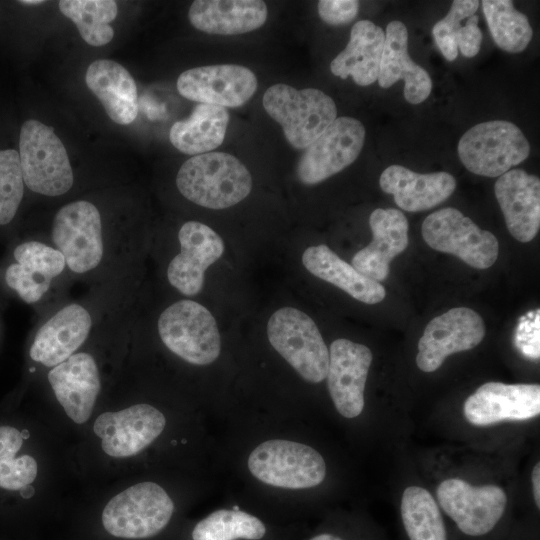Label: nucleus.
Returning a JSON list of instances; mask_svg holds the SVG:
<instances>
[{
    "label": "nucleus",
    "instance_id": "nucleus-1",
    "mask_svg": "<svg viewBox=\"0 0 540 540\" xmlns=\"http://www.w3.org/2000/svg\"><path fill=\"white\" fill-rule=\"evenodd\" d=\"M118 360L88 343L43 373L48 418L56 427L79 436L109 398Z\"/></svg>",
    "mask_w": 540,
    "mask_h": 540
},
{
    "label": "nucleus",
    "instance_id": "nucleus-2",
    "mask_svg": "<svg viewBox=\"0 0 540 540\" xmlns=\"http://www.w3.org/2000/svg\"><path fill=\"white\" fill-rule=\"evenodd\" d=\"M100 523L108 535L123 540H147L161 534L171 523L176 506L158 482L126 479L104 495Z\"/></svg>",
    "mask_w": 540,
    "mask_h": 540
},
{
    "label": "nucleus",
    "instance_id": "nucleus-3",
    "mask_svg": "<svg viewBox=\"0 0 540 540\" xmlns=\"http://www.w3.org/2000/svg\"><path fill=\"white\" fill-rule=\"evenodd\" d=\"M176 185L191 202L210 209H224L249 195L252 177L233 155L208 152L193 156L182 164Z\"/></svg>",
    "mask_w": 540,
    "mask_h": 540
},
{
    "label": "nucleus",
    "instance_id": "nucleus-4",
    "mask_svg": "<svg viewBox=\"0 0 540 540\" xmlns=\"http://www.w3.org/2000/svg\"><path fill=\"white\" fill-rule=\"evenodd\" d=\"M51 240L64 256L66 268L77 276H91L112 257L113 248L104 235L100 211L86 200L70 202L57 211Z\"/></svg>",
    "mask_w": 540,
    "mask_h": 540
},
{
    "label": "nucleus",
    "instance_id": "nucleus-5",
    "mask_svg": "<svg viewBox=\"0 0 540 540\" xmlns=\"http://www.w3.org/2000/svg\"><path fill=\"white\" fill-rule=\"evenodd\" d=\"M31 430L0 425V491L30 501L45 496L52 475L47 443L36 441Z\"/></svg>",
    "mask_w": 540,
    "mask_h": 540
},
{
    "label": "nucleus",
    "instance_id": "nucleus-6",
    "mask_svg": "<svg viewBox=\"0 0 540 540\" xmlns=\"http://www.w3.org/2000/svg\"><path fill=\"white\" fill-rule=\"evenodd\" d=\"M262 102L296 149H306L337 118L334 100L318 89L297 90L287 84H275L266 90Z\"/></svg>",
    "mask_w": 540,
    "mask_h": 540
},
{
    "label": "nucleus",
    "instance_id": "nucleus-7",
    "mask_svg": "<svg viewBox=\"0 0 540 540\" xmlns=\"http://www.w3.org/2000/svg\"><path fill=\"white\" fill-rule=\"evenodd\" d=\"M157 329L163 345L191 365H208L220 354L215 318L196 301L183 299L168 306L158 318Z\"/></svg>",
    "mask_w": 540,
    "mask_h": 540
},
{
    "label": "nucleus",
    "instance_id": "nucleus-8",
    "mask_svg": "<svg viewBox=\"0 0 540 540\" xmlns=\"http://www.w3.org/2000/svg\"><path fill=\"white\" fill-rule=\"evenodd\" d=\"M24 184L44 196H61L74 182L66 149L53 129L37 120L24 122L19 136Z\"/></svg>",
    "mask_w": 540,
    "mask_h": 540
},
{
    "label": "nucleus",
    "instance_id": "nucleus-9",
    "mask_svg": "<svg viewBox=\"0 0 540 540\" xmlns=\"http://www.w3.org/2000/svg\"><path fill=\"white\" fill-rule=\"evenodd\" d=\"M267 336L273 348L306 381L319 383L327 376L329 351L315 322L293 307L275 311Z\"/></svg>",
    "mask_w": 540,
    "mask_h": 540
},
{
    "label": "nucleus",
    "instance_id": "nucleus-10",
    "mask_svg": "<svg viewBox=\"0 0 540 540\" xmlns=\"http://www.w3.org/2000/svg\"><path fill=\"white\" fill-rule=\"evenodd\" d=\"M457 151L470 172L498 177L528 158L530 144L514 123L494 120L467 130L458 142Z\"/></svg>",
    "mask_w": 540,
    "mask_h": 540
},
{
    "label": "nucleus",
    "instance_id": "nucleus-11",
    "mask_svg": "<svg viewBox=\"0 0 540 540\" xmlns=\"http://www.w3.org/2000/svg\"><path fill=\"white\" fill-rule=\"evenodd\" d=\"M247 465L261 482L285 489L311 488L326 476L320 453L308 445L284 439L259 444L250 453Z\"/></svg>",
    "mask_w": 540,
    "mask_h": 540
},
{
    "label": "nucleus",
    "instance_id": "nucleus-12",
    "mask_svg": "<svg viewBox=\"0 0 540 540\" xmlns=\"http://www.w3.org/2000/svg\"><path fill=\"white\" fill-rule=\"evenodd\" d=\"M422 236L432 249L455 255L477 269L491 267L498 257L495 235L452 207L428 215L422 223Z\"/></svg>",
    "mask_w": 540,
    "mask_h": 540
},
{
    "label": "nucleus",
    "instance_id": "nucleus-13",
    "mask_svg": "<svg viewBox=\"0 0 540 540\" xmlns=\"http://www.w3.org/2000/svg\"><path fill=\"white\" fill-rule=\"evenodd\" d=\"M93 325V314L85 305L72 302L59 308L37 329L30 343L29 371L43 374L83 348Z\"/></svg>",
    "mask_w": 540,
    "mask_h": 540
},
{
    "label": "nucleus",
    "instance_id": "nucleus-14",
    "mask_svg": "<svg viewBox=\"0 0 540 540\" xmlns=\"http://www.w3.org/2000/svg\"><path fill=\"white\" fill-rule=\"evenodd\" d=\"M363 124L352 117H338L300 157L296 173L305 185H314L352 164L365 141Z\"/></svg>",
    "mask_w": 540,
    "mask_h": 540
},
{
    "label": "nucleus",
    "instance_id": "nucleus-15",
    "mask_svg": "<svg viewBox=\"0 0 540 540\" xmlns=\"http://www.w3.org/2000/svg\"><path fill=\"white\" fill-rule=\"evenodd\" d=\"M437 498L458 528L471 536L490 532L507 503L506 494L499 486H472L458 478L444 480L437 488Z\"/></svg>",
    "mask_w": 540,
    "mask_h": 540
},
{
    "label": "nucleus",
    "instance_id": "nucleus-16",
    "mask_svg": "<svg viewBox=\"0 0 540 540\" xmlns=\"http://www.w3.org/2000/svg\"><path fill=\"white\" fill-rule=\"evenodd\" d=\"M485 333V324L477 312L466 307L452 308L427 324L418 342L417 366L433 372L449 355L476 347Z\"/></svg>",
    "mask_w": 540,
    "mask_h": 540
},
{
    "label": "nucleus",
    "instance_id": "nucleus-17",
    "mask_svg": "<svg viewBox=\"0 0 540 540\" xmlns=\"http://www.w3.org/2000/svg\"><path fill=\"white\" fill-rule=\"evenodd\" d=\"M183 97L221 107L244 105L257 89L255 74L240 65H213L184 71L177 80Z\"/></svg>",
    "mask_w": 540,
    "mask_h": 540
},
{
    "label": "nucleus",
    "instance_id": "nucleus-18",
    "mask_svg": "<svg viewBox=\"0 0 540 540\" xmlns=\"http://www.w3.org/2000/svg\"><path fill=\"white\" fill-rule=\"evenodd\" d=\"M372 362L371 350L348 339L333 341L329 349L327 386L337 411L355 418L364 408V389Z\"/></svg>",
    "mask_w": 540,
    "mask_h": 540
},
{
    "label": "nucleus",
    "instance_id": "nucleus-19",
    "mask_svg": "<svg viewBox=\"0 0 540 540\" xmlns=\"http://www.w3.org/2000/svg\"><path fill=\"white\" fill-rule=\"evenodd\" d=\"M178 240L180 252L167 267V279L181 294L194 296L203 287L206 269L222 256L224 242L212 228L198 221L185 222Z\"/></svg>",
    "mask_w": 540,
    "mask_h": 540
},
{
    "label": "nucleus",
    "instance_id": "nucleus-20",
    "mask_svg": "<svg viewBox=\"0 0 540 540\" xmlns=\"http://www.w3.org/2000/svg\"><path fill=\"white\" fill-rule=\"evenodd\" d=\"M463 412L476 426L531 419L540 413V386L487 382L466 399Z\"/></svg>",
    "mask_w": 540,
    "mask_h": 540
},
{
    "label": "nucleus",
    "instance_id": "nucleus-21",
    "mask_svg": "<svg viewBox=\"0 0 540 540\" xmlns=\"http://www.w3.org/2000/svg\"><path fill=\"white\" fill-rule=\"evenodd\" d=\"M13 257L15 262L7 267L5 282L27 304L40 301L66 269L58 249L35 240L16 246Z\"/></svg>",
    "mask_w": 540,
    "mask_h": 540
},
{
    "label": "nucleus",
    "instance_id": "nucleus-22",
    "mask_svg": "<svg viewBox=\"0 0 540 540\" xmlns=\"http://www.w3.org/2000/svg\"><path fill=\"white\" fill-rule=\"evenodd\" d=\"M496 199L510 234L531 241L540 227V180L522 169L509 170L494 185Z\"/></svg>",
    "mask_w": 540,
    "mask_h": 540
},
{
    "label": "nucleus",
    "instance_id": "nucleus-23",
    "mask_svg": "<svg viewBox=\"0 0 540 540\" xmlns=\"http://www.w3.org/2000/svg\"><path fill=\"white\" fill-rule=\"evenodd\" d=\"M372 242L352 258V266L377 282L387 278L390 262L408 246V221L397 209L378 208L369 217Z\"/></svg>",
    "mask_w": 540,
    "mask_h": 540
},
{
    "label": "nucleus",
    "instance_id": "nucleus-24",
    "mask_svg": "<svg viewBox=\"0 0 540 540\" xmlns=\"http://www.w3.org/2000/svg\"><path fill=\"white\" fill-rule=\"evenodd\" d=\"M383 192L391 194L398 207L408 212L431 209L447 200L456 188L448 172L420 174L401 165H391L379 180Z\"/></svg>",
    "mask_w": 540,
    "mask_h": 540
},
{
    "label": "nucleus",
    "instance_id": "nucleus-25",
    "mask_svg": "<svg viewBox=\"0 0 540 540\" xmlns=\"http://www.w3.org/2000/svg\"><path fill=\"white\" fill-rule=\"evenodd\" d=\"M403 79L404 97L410 104L425 101L432 90L428 72L417 65L408 54V32L399 20L391 21L385 32V41L380 62L378 84L389 88Z\"/></svg>",
    "mask_w": 540,
    "mask_h": 540
},
{
    "label": "nucleus",
    "instance_id": "nucleus-26",
    "mask_svg": "<svg viewBox=\"0 0 540 540\" xmlns=\"http://www.w3.org/2000/svg\"><path fill=\"white\" fill-rule=\"evenodd\" d=\"M268 10L260 0H196L188 12L198 30L217 35H237L260 28Z\"/></svg>",
    "mask_w": 540,
    "mask_h": 540
},
{
    "label": "nucleus",
    "instance_id": "nucleus-27",
    "mask_svg": "<svg viewBox=\"0 0 540 540\" xmlns=\"http://www.w3.org/2000/svg\"><path fill=\"white\" fill-rule=\"evenodd\" d=\"M85 81L112 121L128 125L135 120L138 114L137 87L122 65L108 59L95 60L87 68Z\"/></svg>",
    "mask_w": 540,
    "mask_h": 540
},
{
    "label": "nucleus",
    "instance_id": "nucleus-28",
    "mask_svg": "<svg viewBox=\"0 0 540 540\" xmlns=\"http://www.w3.org/2000/svg\"><path fill=\"white\" fill-rule=\"evenodd\" d=\"M384 41L381 27L369 20L356 22L347 46L332 60L331 72L342 79L351 76L359 86L371 85L378 78Z\"/></svg>",
    "mask_w": 540,
    "mask_h": 540
},
{
    "label": "nucleus",
    "instance_id": "nucleus-29",
    "mask_svg": "<svg viewBox=\"0 0 540 540\" xmlns=\"http://www.w3.org/2000/svg\"><path fill=\"white\" fill-rule=\"evenodd\" d=\"M302 263L311 274L339 287L360 302L376 304L386 296V290L379 282L362 275L327 245L308 247L302 255Z\"/></svg>",
    "mask_w": 540,
    "mask_h": 540
},
{
    "label": "nucleus",
    "instance_id": "nucleus-30",
    "mask_svg": "<svg viewBox=\"0 0 540 540\" xmlns=\"http://www.w3.org/2000/svg\"><path fill=\"white\" fill-rule=\"evenodd\" d=\"M229 122L226 108L199 103L185 120L175 122L169 133L171 143L182 153L200 155L219 147Z\"/></svg>",
    "mask_w": 540,
    "mask_h": 540
},
{
    "label": "nucleus",
    "instance_id": "nucleus-31",
    "mask_svg": "<svg viewBox=\"0 0 540 540\" xmlns=\"http://www.w3.org/2000/svg\"><path fill=\"white\" fill-rule=\"evenodd\" d=\"M477 0H455L447 15L432 28L435 42L443 56L453 61L458 56V47L463 56L474 57L480 50L482 32L478 27Z\"/></svg>",
    "mask_w": 540,
    "mask_h": 540
},
{
    "label": "nucleus",
    "instance_id": "nucleus-32",
    "mask_svg": "<svg viewBox=\"0 0 540 540\" xmlns=\"http://www.w3.org/2000/svg\"><path fill=\"white\" fill-rule=\"evenodd\" d=\"M267 525L257 516L240 510H216L199 520L190 531V540H265Z\"/></svg>",
    "mask_w": 540,
    "mask_h": 540
},
{
    "label": "nucleus",
    "instance_id": "nucleus-33",
    "mask_svg": "<svg viewBox=\"0 0 540 540\" xmlns=\"http://www.w3.org/2000/svg\"><path fill=\"white\" fill-rule=\"evenodd\" d=\"M481 4L496 45L509 53L525 50L533 36L527 16L517 11L510 0H484Z\"/></svg>",
    "mask_w": 540,
    "mask_h": 540
},
{
    "label": "nucleus",
    "instance_id": "nucleus-34",
    "mask_svg": "<svg viewBox=\"0 0 540 540\" xmlns=\"http://www.w3.org/2000/svg\"><path fill=\"white\" fill-rule=\"evenodd\" d=\"M59 9L77 26L83 40L92 46L109 43L114 30L110 23L118 13L113 0H62Z\"/></svg>",
    "mask_w": 540,
    "mask_h": 540
},
{
    "label": "nucleus",
    "instance_id": "nucleus-35",
    "mask_svg": "<svg viewBox=\"0 0 540 540\" xmlns=\"http://www.w3.org/2000/svg\"><path fill=\"white\" fill-rule=\"evenodd\" d=\"M401 516L410 540H447L438 505L426 489L410 486L404 490Z\"/></svg>",
    "mask_w": 540,
    "mask_h": 540
},
{
    "label": "nucleus",
    "instance_id": "nucleus-36",
    "mask_svg": "<svg viewBox=\"0 0 540 540\" xmlns=\"http://www.w3.org/2000/svg\"><path fill=\"white\" fill-rule=\"evenodd\" d=\"M23 194L19 153L14 149L0 150V225L13 220Z\"/></svg>",
    "mask_w": 540,
    "mask_h": 540
},
{
    "label": "nucleus",
    "instance_id": "nucleus-37",
    "mask_svg": "<svg viewBox=\"0 0 540 540\" xmlns=\"http://www.w3.org/2000/svg\"><path fill=\"white\" fill-rule=\"evenodd\" d=\"M540 310L529 311L520 317L515 330L514 345L529 360L540 357Z\"/></svg>",
    "mask_w": 540,
    "mask_h": 540
},
{
    "label": "nucleus",
    "instance_id": "nucleus-38",
    "mask_svg": "<svg viewBox=\"0 0 540 540\" xmlns=\"http://www.w3.org/2000/svg\"><path fill=\"white\" fill-rule=\"evenodd\" d=\"M359 2L356 0H321L318 2V14L329 25H341L351 22L358 14Z\"/></svg>",
    "mask_w": 540,
    "mask_h": 540
},
{
    "label": "nucleus",
    "instance_id": "nucleus-39",
    "mask_svg": "<svg viewBox=\"0 0 540 540\" xmlns=\"http://www.w3.org/2000/svg\"><path fill=\"white\" fill-rule=\"evenodd\" d=\"M532 484L535 503L540 508V464L537 463L532 472Z\"/></svg>",
    "mask_w": 540,
    "mask_h": 540
},
{
    "label": "nucleus",
    "instance_id": "nucleus-40",
    "mask_svg": "<svg viewBox=\"0 0 540 540\" xmlns=\"http://www.w3.org/2000/svg\"><path fill=\"white\" fill-rule=\"evenodd\" d=\"M308 540H345L342 537L332 533H320Z\"/></svg>",
    "mask_w": 540,
    "mask_h": 540
},
{
    "label": "nucleus",
    "instance_id": "nucleus-41",
    "mask_svg": "<svg viewBox=\"0 0 540 540\" xmlns=\"http://www.w3.org/2000/svg\"><path fill=\"white\" fill-rule=\"evenodd\" d=\"M21 4H25V5H37V4H41L43 3L42 0H25V1H20Z\"/></svg>",
    "mask_w": 540,
    "mask_h": 540
}]
</instances>
